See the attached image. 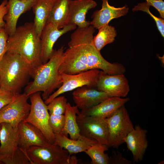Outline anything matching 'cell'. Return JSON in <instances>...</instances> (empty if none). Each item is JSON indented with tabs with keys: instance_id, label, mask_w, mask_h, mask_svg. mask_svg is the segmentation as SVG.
I'll use <instances>...</instances> for the list:
<instances>
[{
	"instance_id": "1",
	"label": "cell",
	"mask_w": 164,
	"mask_h": 164,
	"mask_svg": "<svg viewBox=\"0 0 164 164\" xmlns=\"http://www.w3.org/2000/svg\"><path fill=\"white\" fill-rule=\"evenodd\" d=\"M94 69L101 70L110 75L124 74L126 70L121 63L107 61L91 43L68 48L64 52L59 71L72 75Z\"/></svg>"
},
{
	"instance_id": "2",
	"label": "cell",
	"mask_w": 164,
	"mask_h": 164,
	"mask_svg": "<svg viewBox=\"0 0 164 164\" xmlns=\"http://www.w3.org/2000/svg\"><path fill=\"white\" fill-rule=\"evenodd\" d=\"M40 37L33 22H27L16 28L9 36L7 52L19 55L33 70L43 64L41 59Z\"/></svg>"
},
{
	"instance_id": "3",
	"label": "cell",
	"mask_w": 164,
	"mask_h": 164,
	"mask_svg": "<svg viewBox=\"0 0 164 164\" xmlns=\"http://www.w3.org/2000/svg\"><path fill=\"white\" fill-rule=\"evenodd\" d=\"M64 49L62 46L55 50L52 57L46 63L36 68L33 72V81L29 83L25 90L28 96L38 92H42L43 100H46L56 89L62 84L59 68L63 56Z\"/></svg>"
},
{
	"instance_id": "4",
	"label": "cell",
	"mask_w": 164,
	"mask_h": 164,
	"mask_svg": "<svg viewBox=\"0 0 164 164\" xmlns=\"http://www.w3.org/2000/svg\"><path fill=\"white\" fill-rule=\"evenodd\" d=\"M33 72L19 55L6 52L0 61V89L20 93Z\"/></svg>"
},
{
	"instance_id": "5",
	"label": "cell",
	"mask_w": 164,
	"mask_h": 164,
	"mask_svg": "<svg viewBox=\"0 0 164 164\" xmlns=\"http://www.w3.org/2000/svg\"><path fill=\"white\" fill-rule=\"evenodd\" d=\"M0 162L5 164H29L19 145L18 127L6 123L0 124Z\"/></svg>"
},
{
	"instance_id": "6",
	"label": "cell",
	"mask_w": 164,
	"mask_h": 164,
	"mask_svg": "<svg viewBox=\"0 0 164 164\" xmlns=\"http://www.w3.org/2000/svg\"><path fill=\"white\" fill-rule=\"evenodd\" d=\"M26 153L30 164H77L79 161L66 149L52 144L46 146H31Z\"/></svg>"
},
{
	"instance_id": "7",
	"label": "cell",
	"mask_w": 164,
	"mask_h": 164,
	"mask_svg": "<svg viewBox=\"0 0 164 164\" xmlns=\"http://www.w3.org/2000/svg\"><path fill=\"white\" fill-rule=\"evenodd\" d=\"M110 147L117 149L124 143V139L134 128L124 105L113 115L106 118Z\"/></svg>"
},
{
	"instance_id": "8",
	"label": "cell",
	"mask_w": 164,
	"mask_h": 164,
	"mask_svg": "<svg viewBox=\"0 0 164 164\" xmlns=\"http://www.w3.org/2000/svg\"><path fill=\"white\" fill-rule=\"evenodd\" d=\"M31 108L29 113L24 121L30 123L40 130L51 144L54 142V133L49 124L50 114L46 105L42 98L40 92L29 96Z\"/></svg>"
},
{
	"instance_id": "9",
	"label": "cell",
	"mask_w": 164,
	"mask_h": 164,
	"mask_svg": "<svg viewBox=\"0 0 164 164\" xmlns=\"http://www.w3.org/2000/svg\"><path fill=\"white\" fill-rule=\"evenodd\" d=\"M77 120L81 135L110 147L106 118L86 115L80 112L77 114Z\"/></svg>"
},
{
	"instance_id": "10",
	"label": "cell",
	"mask_w": 164,
	"mask_h": 164,
	"mask_svg": "<svg viewBox=\"0 0 164 164\" xmlns=\"http://www.w3.org/2000/svg\"><path fill=\"white\" fill-rule=\"evenodd\" d=\"M100 70L92 69L75 74L61 73L62 84L44 102L47 105L53 99L63 93L84 86L96 88Z\"/></svg>"
},
{
	"instance_id": "11",
	"label": "cell",
	"mask_w": 164,
	"mask_h": 164,
	"mask_svg": "<svg viewBox=\"0 0 164 164\" xmlns=\"http://www.w3.org/2000/svg\"><path fill=\"white\" fill-rule=\"evenodd\" d=\"M29 97L25 92L17 94L10 103L0 110V124L6 123L18 127L29 113L31 104L27 101Z\"/></svg>"
},
{
	"instance_id": "12",
	"label": "cell",
	"mask_w": 164,
	"mask_h": 164,
	"mask_svg": "<svg viewBox=\"0 0 164 164\" xmlns=\"http://www.w3.org/2000/svg\"><path fill=\"white\" fill-rule=\"evenodd\" d=\"M97 89L106 93L110 97H125L130 89L128 80L124 74L110 75L101 70Z\"/></svg>"
},
{
	"instance_id": "13",
	"label": "cell",
	"mask_w": 164,
	"mask_h": 164,
	"mask_svg": "<svg viewBox=\"0 0 164 164\" xmlns=\"http://www.w3.org/2000/svg\"><path fill=\"white\" fill-rule=\"evenodd\" d=\"M77 26L69 24L62 29H59L52 24L47 22L42 30L40 36L41 59L43 64L46 63L53 55L55 50L54 45L61 36L75 29Z\"/></svg>"
},
{
	"instance_id": "14",
	"label": "cell",
	"mask_w": 164,
	"mask_h": 164,
	"mask_svg": "<svg viewBox=\"0 0 164 164\" xmlns=\"http://www.w3.org/2000/svg\"><path fill=\"white\" fill-rule=\"evenodd\" d=\"M18 128L19 146L27 156L26 150L30 147L46 146L51 144L40 130L30 123L22 121Z\"/></svg>"
},
{
	"instance_id": "15",
	"label": "cell",
	"mask_w": 164,
	"mask_h": 164,
	"mask_svg": "<svg viewBox=\"0 0 164 164\" xmlns=\"http://www.w3.org/2000/svg\"><path fill=\"white\" fill-rule=\"evenodd\" d=\"M72 94L76 105L81 111L91 108L110 97L96 88L87 86L75 89Z\"/></svg>"
},
{
	"instance_id": "16",
	"label": "cell",
	"mask_w": 164,
	"mask_h": 164,
	"mask_svg": "<svg viewBox=\"0 0 164 164\" xmlns=\"http://www.w3.org/2000/svg\"><path fill=\"white\" fill-rule=\"evenodd\" d=\"M147 132L139 125H135L124 139V143L132 154L134 163L141 162L143 158L148 145Z\"/></svg>"
},
{
	"instance_id": "17",
	"label": "cell",
	"mask_w": 164,
	"mask_h": 164,
	"mask_svg": "<svg viewBox=\"0 0 164 164\" xmlns=\"http://www.w3.org/2000/svg\"><path fill=\"white\" fill-rule=\"evenodd\" d=\"M36 0H9L8 11L4 18L5 29L9 36L12 35L16 29L18 20L21 14L29 10Z\"/></svg>"
},
{
	"instance_id": "18",
	"label": "cell",
	"mask_w": 164,
	"mask_h": 164,
	"mask_svg": "<svg viewBox=\"0 0 164 164\" xmlns=\"http://www.w3.org/2000/svg\"><path fill=\"white\" fill-rule=\"evenodd\" d=\"M102 8L95 11L92 15L93 19L90 25L95 29H98L107 24L112 19L126 15L129 8L126 5L122 7L116 8L110 5L108 0H102Z\"/></svg>"
},
{
	"instance_id": "19",
	"label": "cell",
	"mask_w": 164,
	"mask_h": 164,
	"mask_svg": "<svg viewBox=\"0 0 164 164\" xmlns=\"http://www.w3.org/2000/svg\"><path fill=\"white\" fill-rule=\"evenodd\" d=\"M97 5L93 0H70L68 24H73L80 27L90 26V22L86 20V15Z\"/></svg>"
},
{
	"instance_id": "20",
	"label": "cell",
	"mask_w": 164,
	"mask_h": 164,
	"mask_svg": "<svg viewBox=\"0 0 164 164\" xmlns=\"http://www.w3.org/2000/svg\"><path fill=\"white\" fill-rule=\"evenodd\" d=\"M129 99L128 97H109L95 106L87 110L81 111L80 112L87 116L106 118L113 115Z\"/></svg>"
},
{
	"instance_id": "21",
	"label": "cell",
	"mask_w": 164,
	"mask_h": 164,
	"mask_svg": "<svg viewBox=\"0 0 164 164\" xmlns=\"http://www.w3.org/2000/svg\"><path fill=\"white\" fill-rule=\"evenodd\" d=\"M54 135L53 144L65 149L70 155L84 152L92 145L99 143L94 139L82 135L80 138L73 140L60 133H54Z\"/></svg>"
},
{
	"instance_id": "22",
	"label": "cell",
	"mask_w": 164,
	"mask_h": 164,
	"mask_svg": "<svg viewBox=\"0 0 164 164\" xmlns=\"http://www.w3.org/2000/svg\"><path fill=\"white\" fill-rule=\"evenodd\" d=\"M56 0H36L32 7L35 15L33 22L36 32L40 37Z\"/></svg>"
},
{
	"instance_id": "23",
	"label": "cell",
	"mask_w": 164,
	"mask_h": 164,
	"mask_svg": "<svg viewBox=\"0 0 164 164\" xmlns=\"http://www.w3.org/2000/svg\"><path fill=\"white\" fill-rule=\"evenodd\" d=\"M79 112L76 105L72 106L67 103L64 114V125L60 134L67 137L69 135L70 138L73 140H77L81 137L77 120V114Z\"/></svg>"
},
{
	"instance_id": "24",
	"label": "cell",
	"mask_w": 164,
	"mask_h": 164,
	"mask_svg": "<svg viewBox=\"0 0 164 164\" xmlns=\"http://www.w3.org/2000/svg\"><path fill=\"white\" fill-rule=\"evenodd\" d=\"M70 1L56 0L47 22L52 24L59 29H62L67 25L69 23Z\"/></svg>"
},
{
	"instance_id": "25",
	"label": "cell",
	"mask_w": 164,
	"mask_h": 164,
	"mask_svg": "<svg viewBox=\"0 0 164 164\" xmlns=\"http://www.w3.org/2000/svg\"><path fill=\"white\" fill-rule=\"evenodd\" d=\"M97 34L94 37L92 44L100 51L106 45L113 43L117 35L115 28L107 24L98 29Z\"/></svg>"
},
{
	"instance_id": "26",
	"label": "cell",
	"mask_w": 164,
	"mask_h": 164,
	"mask_svg": "<svg viewBox=\"0 0 164 164\" xmlns=\"http://www.w3.org/2000/svg\"><path fill=\"white\" fill-rule=\"evenodd\" d=\"M95 28L91 25L83 27H78L71 34L70 40L68 43L69 47L83 44L92 43Z\"/></svg>"
},
{
	"instance_id": "27",
	"label": "cell",
	"mask_w": 164,
	"mask_h": 164,
	"mask_svg": "<svg viewBox=\"0 0 164 164\" xmlns=\"http://www.w3.org/2000/svg\"><path fill=\"white\" fill-rule=\"evenodd\" d=\"M109 147L107 145L97 143L84 152L91 159V164H109V157L105 152Z\"/></svg>"
},
{
	"instance_id": "28",
	"label": "cell",
	"mask_w": 164,
	"mask_h": 164,
	"mask_svg": "<svg viewBox=\"0 0 164 164\" xmlns=\"http://www.w3.org/2000/svg\"><path fill=\"white\" fill-rule=\"evenodd\" d=\"M67 103V99L64 96L54 98L47 105L50 115L64 114Z\"/></svg>"
},
{
	"instance_id": "29",
	"label": "cell",
	"mask_w": 164,
	"mask_h": 164,
	"mask_svg": "<svg viewBox=\"0 0 164 164\" xmlns=\"http://www.w3.org/2000/svg\"><path fill=\"white\" fill-rule=\"evenodd\" d=\"M151 5L147 2L139 3L132 9L133 12L140 10L147 12L152 17L155 21L158 29L162 36L164 37V20L163 19L158 18L154 15L149 11Z\"/></svg>"
},
{
	"instance_id": "30",
	"label": "cell",
	"mask_w": 164,
	"mask_h": 164,
	"mask_svg": "<svg viewBox=\"0 0 164 164\" xmlns=\"http://www.w3.org/2000/svg\"><path fill=\"white\" fill-rule=\"evenodd\" d=\"M50 115L49 124L52 130L54 133H60L64 125V115Z\"/></svg>"
},
{
	"instance_id": "31",
	"label": "cell",
	"mask_w": 164,
	"mask_h": 164,
	"mask_svg": "<svg viewBox=\"0 0 164 164\" xmlns=\"http://www.w3.org/2000/svg\"><path fill=\"white\" fill-rule=\"evenodd\" d=\"M132 161L124 157L119 151L114 150L109 158V164H132Z\"/></svg>"
},
{
	"instance_id": "32",
	"label": "cell",
	"mask_w": 164,
	"mask_h": 164,
	"mask_svg": "<svg viewBox=\"0 0 164 164\" xmlns=\"http://www.w3.org/2000/svg\"><path fill=\"white\" fill-rule=\"evenodd\" d=\"M9 36L4 28L0 27V61L7 52V43Z\"/></svg>"
},
{
	"instance_id": "33",
	"label": "cell",
	"mask_w": 164,
	"mask_h": 164,
	"mask_svg": "<svg viewBox=\"0 0 164 164\" xmlns=\"http://www.w3.org/2000/svg\"><path fill=\"white\" fill-rule=\"evenodd\" d=\"M17 94L0 89V110L10 103Z\"/></svg>"
},
{
	"instance_id": "34",
	"label": "cell",
	"mask_w": 164,
	"mask_h": 164,
	"mask_svg": "<svg viewBox=\"0 0 164 164\" xmlns=\"http://www.w3.org/2000/svg\"><path fill=\"white\" fill-rule=\"evenodd\" d=\"M150 5L154 7L159 12L161 17L164 18V2L162 0H146Z\"/></svg>"
},
{
	"instance_id": "35",
	"label": "cell",
	"mask_w": 164,
	"mask_h": 164,
	"mask_svg": "<svg viewBox=\"0 0 164 164\" xmlns=\"http://www.w3.org/2000/svg\"><path fill=\"white\" fill-rule=\"evenodd\" d=\"M8 9V0H4L0 4V27H5V22L4 18L7 12Z\"/></svg>"
},
{
	"instance_id": "36",
	"label": "cell",
	"mask_w": 164,
	"mask_h": 164,
	"mask_svg": "<svg viewBox=\"0 0 164 164\" xmlns=\"http://www.w3.org/2000/svg\"><path fill=\"white\" fill-rule=\"evenodd\" d=\"M159 58L160 60L161 61L162 65L164 66V57L163 56L162 57H160L159 56Z\"/></svg>"
},
{
	"instance_id": "37",
	"label": "cell",
	"mask_w": 164,
	"mask_h": 164,
	"mask_svg": "<svg viewBox=\"0 0 164 164\" xmlns=\"http://www.w3.org/2000/svg\"><path fill=\"white\" fill-rule=\"evenodd\" d=\"M164 163V161L162 160L159 163H158L159 164H163Z\"/></svg>"
},
{
	"instance_id": "38",
	"label": "cell",
	"mask_w": 164,
	"mask_h": 164,
	"mask_svg": "<svg viewBox=\"0 0 164 164\" xmlns=\"http://www.w3.org/2000/svg\"><path fill=\"white\" fill-rule=\"evenodd\" d=\"M22 0V1H26V0Z\"/></svg>"
},
{
	"instance_id": "39",
	"label": "cell",
	"mask_w": 164,
	"mask_h": 164,
	"mask_svg": "<svg viewBox=\"0 0 164 164\" xmlns=\"http://www.w3.org/2000/svg\"></svg>"
},
{
	"instance_id": "40",
	"label": "cell",
	"mask_w": 164,
	"mask_h": 164,
	"mask_svg": "<svg viewBox=\"0 0 164 164\" xmlns=\"http://www.w3.org/2000/svg\"><path fill=\"white\" fill-rule=\"evenodd\" d=\"M0 127H1V125H0Z\"/></svg>"
},
{
	"instance_id": "41",
	"label": "cell",
	"mask_w": 164,
	"mask_h": 164,
	"mask_svg": "<svg viewBox=\"0 0 164 164\" xmlns=\"http://www.w3.org/2000/svg\"><path fill=\"white\" fill-rule=\"evenodd\" d=\"M1 163H1V162H0V164H1Z\"/></svg>"
}]
</instances>
